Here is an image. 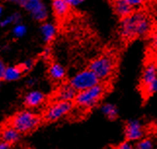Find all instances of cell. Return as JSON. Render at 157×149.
I'll return each mask as SVG.
<instances>
[{"instance_id":"cell-11","label":"cell","mask_w":157,"mask_h":149,"mask_svg":"<svg viewBox=\"0 0 157 149\" xmlns=\"http://www.w3.org/2000/svg\"><path fill=\"white\" fill-rule=\"evenodd\" d=\"M77 95V93L75 89L70 84H66L59 89L57 92V99L62 100V102H71L73 99H75Z\"/></svg>"},{"instance_id":"cell-7","label":"cell","mask_w":157,"mask_h":149,"mask_svg":"<svg viewBox=\"0 0 157 149\" xmlns=\"http://www.w3.org/2000/svg\"><path fill=\"white\" fill-rule=\"evenodd\" d=\"M124 136L127 141H140L144 136V126L139 120H129L124 128Z\"/></svg>"},{"instance_id":"cell-12","label":"cell","mask_w":157,"mask_h":149,"mask_svg":"<svg viewBox=\"0 0 157 149\" xmlns=\"http://www.w3.org/2000/svg\"><path fill=\"white\" fill-rule=\"evenodd\" d=\"M1 138L2 141L7 142L9 144H14L18 142L21 138V132L13 128L12 126H7L2 129L1 132Z\"/></svg>"},{"instance_id":"cell-21","label":"cell","mask_w":157,"mask_h":149,"mask_svg":"<svg viewBox=\"0 0 157 149\" xmlns=\"http://www.w3.org/2000/svg\"><path fill=\"white\" fill-rule=\"evenodd\" d=\"M26 33V26L23 24H16L12 29V34L15 38H21Z\"/></svg>"},{"instance_id":"cell-1","label":"cell","mask_w":157,"mask_h":149,"mask_svg":"<svg viewBox=\"0 0 157 149\" xmlns=\"http://www.w3.org/2000/svg\"><path fill=\"white\" fill-rule=\"evenodd\" d=\"M152 28V22L144 12L133 13L122 19L120 24V34L124 39H133L135 37L147 35Z\"/></svg>"},{"instance_id":"cell-15","label":"cell","mask_w":157,"mask_h":149,"mask_svg":"<svg viewBox=\"0 0 157 149\" xmlns=\"http://www.w3.org/2000/svg\"><path fill=\"white\" fill-rule=\"evenodd\" d=\"M49 77L54 81H61L66 76V69L64 67L57 62H53L48 68Z\"/></svg>"},{"instance_id":"cell-6","label":"cell","mask_w":157,"mask_h":149,"mask_svg":"<svg viewBox=\"0 0 157 149\" xmlns=\"http://www.w3.org/2000/svg\"><path fill=\"white\" fill-rule=\"evenodd\" d=\"M73 104L70 102L57 100L48 107L44 113V119L48 122H55L66 117L71 112Z\"/></svg>"},{"instance_id":"cell-25","label":"cell","mask_w":157,"mask_h":149,"mask_svg":"<svg viewBox=\"0 0 157 149\" xmlns=\"http://www.w3.org/2000/svg\"><path fill=\"white\" fill-rule=\"evenodd\" d=\"M128 2V4L130 5L131 7H139V6H142V5L145 2V0H126Z\"/></svg>"},{"instance_id":"cell-10","label":"cell","mask_w":157,"mask_h":149,"mask_svg":"<svg viewBox=\"0 0 157 149\" xmlns=\"http://www.w3.org/2000/svg\"><path fill=\"white\" fill-rule=\"evenodd\" d=\"M156 79H157V65L154 61H150L144 66V69L143 71L142 84L144 88L148 86L149 84L155 81Z\"/></svg>"},{"instance_id":"cell-33","label":"cell","mask_w":157,"mask_h":149,"mask_svg":"<svg viewBox=\"0 0 157 149\" xmlns=\"http://www.w3.org/2000/svg\"><path fill=\"white\" fill-rule=\"evenodd\" d=\"M2 13H3V7L1 6L0 7V15H2Z\"/></svg>"},{"instance_id":"cell-24","label":"cell","mask_w":157,"mask_h":149,"mask_svg":"<svg viewBox=\"0 0 157 149\" xmlns=\"http://www.w3.org/2000/svg\"><path fill=\"white\" fill-rule=\"evenodd\" d=\"M114 149H136V146H134L131 141H124L118 144Z\"/></svg>"},{"instance_id":"cell-20","label":"cell","mask_w":157,"mask_h":149,"mask_svg":"<svg viewBox=\"0 0 157 149\" xmlns=\"http://www.w3.org/2000/svg\"><path fill=\"white\" fill-rule=\"evenodd\" d=\"M136 149H156L155 144L150 138H143L142 140L138 141Z\"/></svg>"},{"instance_id":"cell-27","label":"cell","mask_w":157,"mask_h":149,"mask_svg":"<svg viewBox=\"0 0 157 149\" xmlns=\"http://www.w3.org/2000/svg\"><path fill=\"white\" fill-rule=\"evenodd\" d=\"M9 2L13 3L15 5H18V6H21V7H25L26 3H28L29 0H8Z\"/></svg>"},{"instance_id":"cell-23","label":"cell","mask_w":157,"mask_h":149,"mask_svg":"<svg viewBox=\"0 0 157 149\" xmlns=\"http://www.w3.org/2000/svg\"><path fill=\"white\" fill-rule=\"evenodd\" d=\"M144 92L147 95H151L157 92V79L144 88Z\"/></svg>"},{"instance_id":"cell-5","label":"cell","mask_w":157,"mask_h":149,"mask_svg":"<svg viewBox=\"0 0 157 149\" xmlns=\"http://www.w3.org/2000/svg\"><path fill=\"white\" fill-rule=\"evenodd\" d=\"M69 84L76 92H82L100 84V80L90 69H85L73 75L69 80Z\"/></svg>"},{"instance_id":"cell-31","label":"cell","mask_w":157,"mask_h":149,"mask_svg":"<svg viewBox=\"0 0 157 149\" xmlns=\"http://www.w3.org/2000/svg\"><path fill=\"white\" fill-rule=\"evenodd\" d=\"M0 149H11V144H9V143H7V142L2 141L1 143H0Z\"/></svg>"},{"instance_id":"cell-16","label":"cell","mask_w":157,"mask_h":149,"mask_svg":"<svg viewBox=\"0 0 157 149\" xmlns=\"http://www.w3.org/2000/svg\"><path fill=\"white\" fill-rule=\"evenodd\" d=\"M52 7L54 13L59 18H63L69 11V5L66 0H53Z\"/></svg>"},{"instance_id":"cell-8","label":"cell","mask_w":157,"mask_h":149,"mask_svg":"<svg viewBox=\"0 0 157 149\" xmlns=\"http://www.w3.org/2000/svg\"><path fill=\"white\" fill-rule=\"evenodd\" d=\"M24 8L37 22H44L48 18V10L42 0H29Z\"/></svg>"},{"instance_id":"cell-3","label":"cell","mask_w":157,"mask_h":149,"mask_svg":"<svg viewBox=\"0 0 157 149\" xmlns=\"http://www.w3.org/2000/svg\"><path fill=\"white\" fill-rule=\"evenodd\" d=\"M105 92V87L102 84H98L88 90L78 92L74 102L79 108L90 109L100 102L102 95Z\"/></svg>"},{"instance_id":"cell-34","label":"cell","mask_w":157,"mask_h":149,"mask_svg":"<svg viewBox=\"0 0 157 149\" xmlns=\"http://www.w3.org/2000/svg\"><path fill=\"white\" fill-rule=\"evenodd\" d=\"M155 32H156V34H157V24L155 25Z\"/></svg>"},{"instance_id":"cell-14","label":"cell","mask_w":157,"mask_h":149,"mask_svg":"<svg viewBox=\"0 0 157 149\" xmlns=\"http://www.w3.org/2000/svg\"><path fill=\"white\" fill-rule=\"evenodd\" d=\"M40 33L45 43H50L54 40L57 33L56 26L51 23H43L40 26Z\"/></svg>"},{"instance_id":"cell-17","label":"cell","mask_w":157,"mask_h":149,"mask_svg":"<svg viewBox=\"0 0 157 149\" xmlns=\"http://www.w3.org/2000/svg\"><path fill=\"white\" fill-rule=\"evenodd\" d=\"M21 74H23V70H21L20 65L7 66L2 79H4L5 81H8V82L16 81V80H19L21 77Z\"/></svg>"},{"instance_id":"cell-4","label":"cell","mask_w":157,"mask_h":149,"mask_svg":"<svg viewBox=\"0 0 157 149\" xmlns=\"http://www.w3.org/2000/svg\"><path fill=\"white\" fill-rule=\"evenodd\" d=\"M89 69L99 78V80H106L114 70V58L110 55H104L92 61Z\"/></svg>"},{"instance_id":"cell-19","label":"cell","mask_w":157,"mask_h":149,"mask_svg":"<svg viewBox=\"0 0 157 149\" xmlns=\"http://www.w3.org/2000/svg\"><path fill=\"white\" fill-rule=\"evenodd\" d=\"M21 22V15L18 12L13 13L12 15L8 16V17L4 18L1 23H0V25L2 28H5V26H8L10 24H19Z\"/></svg>"},{"instance_id":"cell-26","label":"cell","mask_w":157,"mask_h":149,"mask_svg":"<svg viewBox=\"0 0 157 149\" xmlns=\"http://www.w3.org/2000/svg\"><path fill=\"white\" fill-rule=\"evenodd\" d=\"M66 1L69 5V7H76L85 2V0H66Z\"/></svg>"},{"instance_id":"cell-13","label":"cell","mask_w":157,"mask_h":149,"mask_svg":"<svg viewBox=\"0 0 157 149\" xmlns=\"http://www.w3.org/2000/svg\"><path fill=\"white\" fill-rule=\"evenodd\" d=\"M113 9L115 14L122 19L133 14V7L128 4L126 0H114L113 1Z\"/></svg>"},{"instance_id":"cell-30","label":"cell","mask_w":157,"mask_h":149,"mask_svg":"<svg viewBox=\"0 0 157 149\" xmlns=\"http://www.w3.org/2000/svg\"><path fill=\"white\" fill-rule=\"evenodd\" d=\"M6 68H7V66L4 65V62L0 61V77H1V79L4 76V73H5V70H6Z\"/></svg>"},{"instance_id":"cell-32","label":"cell","mask_w":157,"mask_h":149,"mask_svg":"<svg viewBox=\"0 0 157 149\" xmlns=\"http://www.w3.org/2000/svg\"><path fill=\"white\" fill-rule=\"evenodd\" d=\"M36 83V80L34 78H29V80H28V85L29 86H33V85Z\"/></svg>"},{"instance_id":"cell-28","label":"cell","mask_w":157,"mask_h":149,"mask_svg":"<svg viewBox=\"0 0 157 149\" xmlns=\"http://www.w3.org/2000/svg\"><path fill=\"white\" fill-rule=\"evenodd\" d=\"M150 47L152 50L157 51V34L153 35L150 38Z\"/></svg>"},{"instance_id":"cell-18","label":"cell","mask_w":157,"mask_h":149,"mask_svg":"<svg viewBox=\"0 0 157 149\" xmlns=\"http://www.w3.org/2000/svg\"><path fill=\"white\" fill-rule=\"evenodd\" d=\"M101 110L102 114H104L105 117H107L108 119L113 120L115 119L117 115H118V109L117 107L112 103H105L101 105Z\"/></svg>"},{"instance_id":"cell-22","label":"cell","mask_w":157,"mask_h":149,"mask_svg":"<svg viewBox=\"0 0 157 149\" xmlns=\"http://www.w3.org/2000/svg\"><path fill=\"white\" fill-rule=\"evenodd\" d=\"M21 70H23V72H28V71H30L32 67L34 66V61L31 60V58H29V60L25 61L21 65H20Z\"/></svg>"},{"instance_id":"cell-9","label":"cell","mask_w":157,"mask_h":149,"mask_svg":"<svg viewBox=\"0 0 157 149\" xmlns=\"http://www.w3.org/2000/svg\"><path fill=\"white\" fill-rule=\"evenodd\" d=\"M45 102V95L40 91L33 90L26 93L24 98V103L29 108H35Z\"/></svg>"},{"instance_id":"cell-29","label":"cell","mask_w":157,"mask_h":149,"mask_svg":"<svg viewBox=\"0 0 157 149\" xmlns=\"http://www.w3.org/2000/svg\"><path fill=\"white\" fill-rule=\"evenodd\" d=\"M50 55H51V50L49 49V48H45L42 52V58L47 60V58H49Z\"/></svg>"},{"instance_id":"cell-2","label":"cell","mask_w":157,"mask_h":149,"mask_svg":"<svg viewBox=\"0 0 157 149\" xmlns=\"http://www.w3.org/2000/svg\"><path fill=\"white\" fill-rule=\"evenodd\" d=\"M41 123V117L31 110H21L16 113L10 120V126L21 134H26L35 130Z\"/></svg>"}]
</instances>
